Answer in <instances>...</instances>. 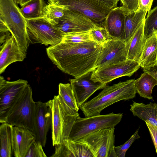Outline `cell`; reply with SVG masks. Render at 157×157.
Instances as JSON below:
<instances>
[{
  "label": "cell",
  "mask_w": 157,
  "mask_h": 157,
  "mask_svg": "<svg viewBox=\"0 0 157 157\" xmlns=\"http://www.w3.org/2000/svg\"><path fill=\"white\" fill-rule=\"evenodd\" d=\"M102 45L93 41L73 44L61 42L46 48L49 59L63 72L78 77L95 69Z\"/></svg>",
  "instance_id": "1"
},
{
  "label": "cell",
  "mask_w": 157,
  "mask_h": 157,
  "mask_svg": "<svg viewBox=\"0 0 157 157\" xmlns=\"http://www.w3.org/2000/svg\"><path fill=\"white\" fill-rule=\"evenodd\" d=\"M134 79L109 86L107 85L96 97L79 108L85 117L100 114L104 109L118 101L132 99L136 93Z\"/></svg>",
  "instance_id": "2"
},
{
  "label": "cell",
  "mask_w": 157,
  "mask_h": 157,
  "mask_svg": "<svg viewBox=\"0 0 157 157\" xmlns=\"http://www.w3.org/2000/svg\"><path fill=\"white\" fill-rule=\"evenodd\" d=\"M0 19L7 26L20 51L26 55L29 43L26 19L13 0H0Z\"/></svg>",
  "instance_id": "3"
},
{
  "label": "cell",
  "mask_w": 157,
  "mask_h": 157,
  "mask_svg": "<svg viewBox=\"0 0 157 157\" xmlns=\"http://www.w3.org/2000/svg\"><path fill=\"white\" fill-rule=\"evenodd\" d=\"M47 103L51 110L52 145L56 146L69 138L75 121L80 117L79 114H73L67 110L58 95H55Z\"/></svg>",
  "instance_id": "4"
},
{
  "label": "cell",
  "mask_w": 157,
  "mask_h": 157,
  "mask_svg": "<svg viewBox=\"0 0 157 157\" xmlns=\"http://www.w3.org/2000/svg\"><path fill=\"white\" fill-rule=\"evenodd\" d=\"M32 94V90L28 84L3 123L6 122L14 126L25 127L33 132L36 103L33 99Z\"/></svg>",
  "instance_id": "5"
},
{
  "label": "cell",
  "mask_w": 157,
  "mask_h": 157,
  "mask_svg": "<svg viewBox=\"0 0 157 157\" xmlns=\"http://www.w3.org/2000/svg\"><path fill=\"white\" fill-rule=\"evenodd\" d=\"M122 117V113H113L84 118L80 117L75 121L69 138L73 140H78L98 130L114 128L121 121Z\"/></svg>",
  "instance_id": "6"
},
{
  "label": "cell",
  "mask_w": 157,
  "mask_h": 157,
  "mask_svg": "<svg viewBox=\"0 0 157 157\" xmlns=\"http://www.w3.org/2000/svg\"><path fill=\"white\" fill-rule=\"evenodd\" d=\"M26 21L29 44L54 46L61 42L65 34L43 17Z\"/></svg>",
  "instance_id": "7"
},
{
  "label": "cell",
  "mask_w": 157,
  "mask_h": 157,
  "mask_svg": "<svg viewBox=\"0 0 157 157\" xmlns=\"http://www.w3.org/2000/svg\"><path fill=\"white\" fill-rule=\"evenodd\" d=\"M115 128L90 133L78 140L89 147L94 157H117L114 146Z\"/></svg>",
  "instance_id": "8"
},
{
  "label": "cell",
  "mask_w": 157,
  "mask_h": 157,
  "mask_svg": "<svg viewBox=\"0 0 157 157\" xmlns=\"http://www.w3.org/2000/svg\"><path fill=\"white\" fill-rule=\"evenodd\" d=\"M23 79L6 81L0 76V122L2 123L5 118L23 93L28 85Z\"/></svg>",
  "instance_id": "9"
},
{
  "label": "cell",
  "mask_w": 157,
  "mask_h": 157,
  "mask_svg": "<svg viewBox=\"0 0 157 157\" xmlns=\"http://www.w3.org/2000/svg\"><path fill=\"white\" fill-rule=\"evenodd\" d=\"M140 67L139 62L127 59L122 62L96 68L92 72L91 78L95 82L106 85L121 77H131Z\"/></svg>",
  "instance_id": "10"
},
{
  "label": "cell",
  "mask_w": 157,
  "mask_h": 157,
  "mask_svg": "<svg viewBox=\"0 0 157 157\" xmlns=\"http://www.w3.org/2000/svg\"><path fill=\"white\" fill-rule=\"evenodd\" d=\"M49 3L80 13L102 26L109 11L94 0H56Z\"/></svg>",
  "instance_id": "11"
},
{
  "label": "cell",
  "mask_w": 157,
  "mask_h": 157,
  "mask_svg": "<svg viewBox=\"0 0 157 157\" xmlns=\"http://www.w3.org/2000/svg\"><path fill=\"white\" fill-rule=\"evenodd\" d=\"M64 12L62 17L52 23L65 34L89 31L99 25L78 12L64 9Z\"/></svg>",
  "instance_id": "12"
},
{
  "label": "cell",
  "mask_w": 157,
  "mask_h": 157,
  "mask_svg": "<svg viewBox=\"0 0 157 157\" xmlns=\"http://www.w3.org/2000/svg\"><path fill=\"white\" fill-rule=\"evenodd\" d=\"M127 45L124 40L111 38L102 45L96 68L125 61L127 59Z\"/></svg>",
  "instance_id": "13"
},
{
  "label": "cell",
  "mask_w": 157,
  "mask_h": 157,
  "mask_svg": "<svg viewBox=\"0 0 157 157\" xmlns=\"http://www.w3.org/2000/svg\"><path fill=\"white\" fill-rule=\"evenodd\" d=\"M93 71L69 79L79 107L96 91L103 89L106 85L92 80L91 75Z\"/></svg>",
  "instance_id": "14"
},
{
  "label": "cell",
  "mask_w": 157,
  "mask_h": 157,
  "mask_svg": "<svg viewBox=\"0 0 157 157\" xmlns=\"http://www.w3.org/2000/svg\"><path fill=\"white\" fill-rule=\"evenodd\" d=\"M34 128L33 132L35 140L40 142L44 147L47 141V136L51 126L52 114L51 109L47 102H36Z\"/></svg>",
  "instance_id": "15"
},
{
  "label": "cell",
  "mask_w": 157,
  "mask_h": 157,
  "mask_svg": "<svg viewBox=\"0 0 157 157\" xmlns=\"http://www.w3.org/2000/svg\"><path fill=\"white\" fill-rule=\"evenodd\" d=\"M126 14L122 6L111 10L106 15L102 26L105 28L111 38L124 40Z\"/></svg>",
  "instance_id": "16"
},
{
  "label": "cell",
  "mask_w": 157,
  "mask_h": 157,
  "mask_svg": "<svg viewBox=\"0 0 157 157\" xmlns=\"http://www.w3.org/2000/svg\"><path fill=\"white\" fill-rule=\"evenodd\" d=\"M55 146L52 157H94L88 147L78 140L69 138Z\"/></svg>",
  "instance_id": "17"
},
{
  "label": "cell",
  "mask_w": 157,
  "mask_h": 157,
  "mask_svg": "<svg viewBox=\"0 0 157 157\" xmlns=\"http://www.w3.org/2000/svg\"><path fill=\"white\" fill-rule=\"evenodd\" d=\"M26 56L20 51L15 38L11 35L0 46V74L3 73L11 64L22 61Z\"/></svg>",
  "instance_id": "18"
},
{
  "label": "cell",
  "mask_w": 157,
  "mask_h": 157,
  "mask_svg": "<svg viewBox=\"0 0 157 157\" xmlns=\"http://www.w3.org/2000/svg\"><path fill=\"white\" fill-rule=\"evenodd\" d=\"M35 140L33 132L24 127L14 126L13 131V151L15 157H25Z\"/></svg>",
  "instance_id": "19"
},
{
  "label": "cell",
  "mask_w": 157,
  "mask_h": 157,
  "mask_svg": "<svg viewBox=\"0 0 157 157\" xmlns=\"http://www.w3.org/2000/svg\"><path fill=\"white\" fill-rule=\"evenodd\" d=\"M145 19L137 29L127 46V59L139 62L140 61L146 40L144 32Z\"/></svg>",
  "instance_id": "20"
},
{
  "label": "cell",
  "mask_w": 157,
  "mask_h": 157,
  "mask_svg": "<svg viewBox=\"0 0 157 157\" xmlns=\"http://www.w3.org/2000/svg\"><path fill=\"white\" fill-rule=\"evenodd\" d=\"M130 107V110L134 116L157 126V104L150 102L145 104L133 101Z\"/></svg>",
  "instance_id": "21"
},
{
  "label": "cell",
  "mask_w": 157,
  "mask_h": 157,
  "mask_svg": "<svg viewBox=\"0 0 157 157\" xmlns=\"http://www.w3.org/2000/svg\"><path fill=\"white\" fill-rule=\"evenodd\" d=\"M143 69L150 67L157 63V34L156 31L146 39L145 45L139 61Z\"/></svg>",
  "instance_id": "22"
},
{
  "label": "cell",
  "mask_w": 157,
  "mask_h": 157,
  "mask_svg": "<svg viewBox=\"0 0 157 157\" xmlns=\"http://www.w3.org/2000/svg\"><path fill=\"white\" fill-rule=\"evenodd\" d=\"M147 13V12L138 8L135 12L126 14L124 40L127 46L137 29L145 19Z\"/></svg>",
  "instance_id": "23"
},
{
  "label": "cell",
  "mask_w": 157,
  "mask_h": 157,
  "mask_svg": "<svg viewBox=\"0 0 157 157\" xmlns=\"http://www.w3.org/2000/svg\"><path fill=\"white\" fill-rule=\"evenodd\" d=\"M13 126L6 122L2 123L0 126V157L12 156Z\"/></svg>",
  "instance_id": "24"
},
{
  "label": "cell",
  "mask_w": 157,
  "mask_h": 157,
  "mask_svg": "<svg viewBox=\"0 0 157 157\" xmlns=\"http://www.w3.org/2000/svg\"><path fill=\"white\" fill-rule=\"evenodd\" d=\"M157 85V80L149 73L144 72L135 80L136 92L142 97L153 99L151 95L154 87Z\"/></svg>",
  "instance_id": "25"
},
{
  "label": "cell",
  "mask_w": 157,
  "mask_h": 157,
  "mask_svg": "<svg viewBox=\"0 0 157 157\" xmlns=\"http://www.w3.org/2000/svg\"><path fill=\"white\" fill-rule=\"evenodd\" d=\"M58 95L65 106L72 113L78 114V106L72 87L70 83H60Z\"/></svg>",
  "instance_id": "26"
},
{
  "label": "cell",
  "mask_w": 157,
  "mask_h": 157,
  "mask_svg": "<svg viewBox=\"0 0 157 157\" xmlns=\"http://www.w3.org/2000/svg\"><path fill=\"white\" fill-rule=\"evenodd\" d=\"M46 5L44 0H31L21 6L20 10L26 20L35 19L43 17Z\"/></svg>",
  "instance_id": "27"
},
{
  "label": "cell",
  "mask_w": 157,
  "mask_h": 157,
  "mask_svg": "<svg viewBox=\"0 0 157 157\" xmlns=\"http://www.w3.org/2000/svg\"><path fill=\"white\" fill-rule=\"evenodd\" d=\"M93 41L91 30L65 34L62 42L77 44Z\"/></svg>",
  "instance_id": "28"
},
{
  "label": "cell",
  "mask_w": 157,
  "mask_h": 157,
  "mask_svg": "<svg viewBox=\"0 0 157 157\" xmlns=\"http://www.w3.org/2000/svg\"><path fill=\"white\" fill-rule=\"evenodd\" d=\"M144 20V32L147 39L157 30V6L148 12Z\"/></svg>",
  "instance_id": "29"
},
{
  "label": "cell",
  "mask_w": 157,
  "mask_h": 157,
  "mask_svg": "<svg viewBox=\"0 0 157 157\" xmlns=\"http://www.w3.org/2000/svg\"><path fill=\"white\" fill-rule=\"evenodd\" d=\"M64 10L62 7L49 3L44 8L43 17L52 23L64 15Z\"/></svg>",
  "instance_id": "30"
},
{
  "label": "cell",
  "mask_w": 157,
  "mask_h": 157,
  "mask_svg": "<svg viewBox=\"0 0 157 157\" xmlns=\"http://www.w3.org/2000/svg\"><path fill=\"white\" fill-rule=\"evenodd\" d=\"M91 32L93 41L101 45L111 38L102 25H98L91 30Z\"/></svg>",
  "instance_id": "31"
},
{
  "label": "cell",
  "mask_w": 157,
  "mask_h": 157,
  "mask_svg": "<svg viewBox=\"0 0 157 157\" xmlns=\"http://www.w3.org/2000/svg\"><path fill=\"white\" fill-rule=\"evenodd\" d=\"M140 138L138 128L124 144L115 147V151L117 157H124L126 151L132 143L136 139Z\"/></svg>",
  "instance_id": "32"
},
{
  "label": "cell",
  "mask_w": 157,
  "mask_h": 157,
  "mask_svg": "<svg viewBox=\"0 0 157 157\" xmlns=\"http://www.w3.org/2000/svg\"><path fill=\"white\" fill-rule=\"evenodd\" d=\"M41 144L35 140L29 149L25 157H46Z\"/></svg>",
  "instance_id": "33"
},
{
  "label": "cell",
  "mask_w": 157,
  "mask_h": 157,
  "mask_svg": "<svg viewBox=\"0 0 157 157\" xmlns=\"http://www.w3.org/2000/svg\"><path fill=\"white\" fill-rule=\"evenodd\" d=\"M126 14L136 11L139 8L138 0H120Z\"/></svg>",
  "instance_id": "34"
},
{
  "label": "cell",
  "mask_w": 157,
  "mask_h": 157,
  "mask_svg": "<svg viewBox=\"0 0 157 157\" xmlns=\"http://www.w3.org/2000/svg\"><path fill=\"white\" fill-rule=\"evenodd\" d=\"M109 10L117 7L120 0H94Z\"/></svg>",
  "instance_id": "35"
},
{
  "label": "cell",
  "mask_w": 157,
  "mask_h": 157,
  "mask_svg": "<svg viewBox=\"0 0 157 157\" xmlns=\"http://www.w3.org/2000/svg\"><path fill=\"white\" fill-rule=\"evenodd\" d=\"M145 123L148 129L157 154V126L153 125L148 122Z\"/></svg>",
  "instance_id": "36"
},
{
  "label": "cell",
  "mask_w": 157,
  "mask_h": 157,
  "mask_svg": "<svg viewBox=\"0 0 157 157\" xmlns=\"http://www.w3.org/2000/svg\"><path fill=\"white\" fill-rule=\"evenodd\" d=\"M154 0H138L139 8L147 13L151 9Z\"/></svg>",
  "instance_id": "37"
},
{
  "label": "cell",
  "mask_w": 157,
  "mask_h": 157,
  "mask_svg": "<svg viewBox=\"0 0 157 157\" xmlns=\"http://www.w3.org/2000/svg\"><path fill=\"white\" fill-rule=\"evenodd\" d=\"M143 70L144 72L149 73L157 80V63L153 66L143 68Z\"/></svg>",
  "instance_id": "38"
},
{
  "label": "cell",
  "mask_w": 157,
  "mask_h": 157,
  "mask_svg": "<svg viewBox=\"0 0 157 157\" xmlns=\"http://www.w3.org/2000/svg\"><path fill=\"white\" fill-rule=\"evenodd\" d=\"M10 31L4 22L0 19V33H7L9 32Z\"/></svg>",
  "instance_id": "39"
},
{
  "label": "cell",
  "mask_w": 157,
  "mask_h": 157,
  "mask_svg": "<svg viewBox=\"0 0 157 157\" xmlns=\"http://www.w3.org/2000/svg\"><path fill=\"white\" fill-rule=\"evenodd\" d=\"M31 0H21L20 5L21 6L23 5L27 2L30 1Z\"/></svg>",
  "instance_id": "40"
},
{
  "label": "cell",
  "mask_w": 157,
  "mask_h": 157,
  "mask_svg": "<svg viewBox=\"0 0 157 157\" xmlns=\"http://www.w3.org/2000/svg\"><path fill=\"white\" fill-rule=\"evenodd\" d=\"M15 3L17 5L20 4L21 0H13Z\"/></svg>",
  "instance_id": "41"
},
{
  "label": "cell",
  "mask_w": 157,
  "mask_h": 157,
  "mask_svg": "<svg viewBox=\"0 0 157 157\" xmlns=\"http://www.w3.org/2000/svg\"><path fill=\"white\" fill-rule=\"evenodd\" d=\"M48 1L49 2H53V1H55L56 0H48Z\"/></svg>",
  "instance_id": "42"
},
{
  "label": "cell",
  "mask_w": 157,
  "mask_h": 157,
  "mask_svg": "<svg viewBox=\"0 0 157 157\" xmlns=\"http://www.w3.org/2000/svg\"><path fill=\"white\" fill-rule=\"evenodd\" d=\"M156 33H157V30L156 31Z\"/></svg>",
  "instance_id": "43"
}]
</instances>
